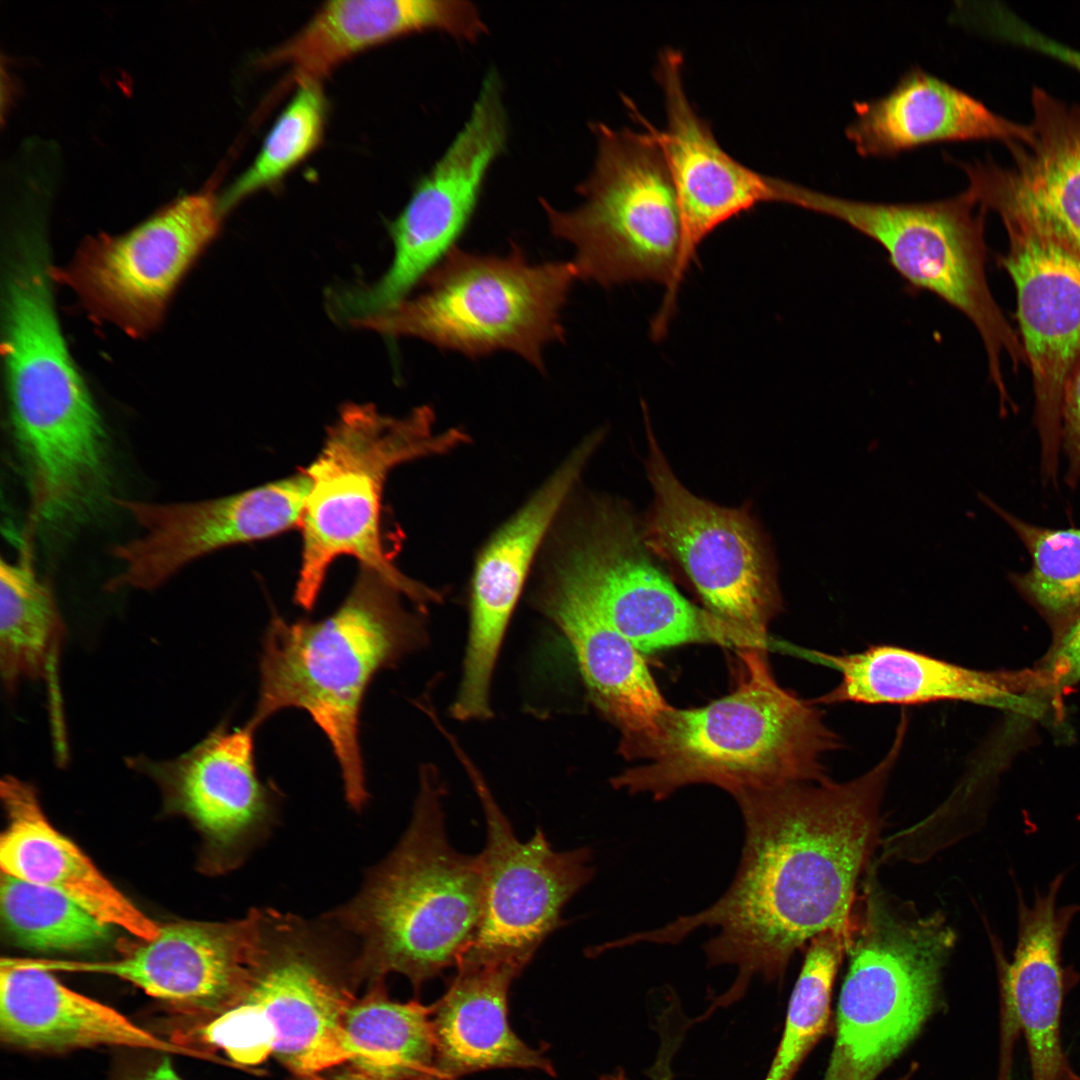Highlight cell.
Instances as JSON below:
<instances>
[{"label": "cell", "mask_w": 1080, "mask_h": 1080, "mask_svg": "<svg viewBox=\"0 0 1080 1080\" xmlns=\"http://www.w3.org/2000/svg\"><path fill=\"white\" fill-rule=\"evenodd\" d=\"M904 736L863 775L836 783H790L735 794L744 826L739 866L727 890L702 911L627 936L630 946L675 945L716 929L708 966L736 976L713 1007L739 1000L750 982L780 980L817 935L854 924L858 884L881 845V804Z\"/></svg>", "instance_id": "cell-1"}, {"label": "cell", "mask_w": 1080, "mask_h": 1080, "mask_svg": "<svg viewBox=\"0 0 1080 1080\" xmlns=\"http://www.w3.org/2000/svg\"><path fill=\"white\" fill-rule=\"evenodd\" d=\"M404 595L375 571L360 567L340 606L321 620L286 621L274 614L259 661L255 731L285 708L307 712L338 761L346 801L361 811L368 800L360 747L365 693L382 669L424 644L422 619Z\"/></svg>", "instance_id": "cell-2"}, {"label": "cell", "mask_w": 1080, "mask_h": 1080, "mask_svg": "<svg viewBox=\"0 0 1080 1080\" xmlns=\"http://www.w3.org/2000/svg\"><path fill=\"white\" fill-rule=\"evenodd\" d=\"M445 788L432 765L421 768L412 819L359 892L323 915L354 943L356 977L406 976L415 989L455 967L478 932L484 904L480 854L447 838Z\"/></svg>", "instance_id": "cell-3"}, {"label": "cell", "mask_w": 1080, "mask_h": 1080, "mask_svg": "<svg viewBox=\"0 0 1080 1080\" xmlns=\"http://www.w3.org/2000/svg\"><path fill=\"white\" fill-rule=\"evenodd\" d=\"M739 655L737 687L703 707H671L644 753L648 763L612 778L615 789L664 800L693 784L734 796L827 778L823 760L840 740L822 713L777 683L765 649H739Z\"/></svg>", "instance_id": "cell-4"}, {"label": "cell", "mask_w": 1080, "mask_h": 1080, "mask_svg": "<svg viewBox=\"0 0 1080 1080\" xmlns=\"http://www.w3.org/2000/svg\"><path fill=\"white\" fill-rule=\"evenodd\" d=\"M326 918L261 909L249 986L231 1008L184 1033L185 1042L222 1050L240 1065L276 1057L302 1080L350 1061L343 1021L355 999L345 972L354 949Z\"/></svg>", "instance_id": "cell-5"}, {"label": "cell", "mask_w": 1080, "mask_h": 1080, "mask_svg": "<svg viewBox=\"0 0 1080 1080\" xmlns=\"http://www.w3.org/2000/svg\"><path fill=\"white\" fill-rule=\"evenodd\" d=\"M435 416L422 406L401 417L371 404L345 405L328 427L324 443L305 468L310 490L299 529L301 560L296 604L313 609L332 563L351 556L380 574L420 607L441 601L438 591L407 577L384 547L381 512L384 486L398 465L447 453L469 440L459 428L434 431Z\"/></svg>", "instance_id": "cell-6"}, {"label": "cell", "mask_w": 1080, "mask_h": 1080, "mask_svg": "<svg viewBox=\"0 0 1080 1080\" xmlns=\"http://www.w3.org/2000/svg\"><path fill=\"white\" fill-rule=\"evenodd\" d=\"M4 320L10 419L28 487L47 500L83 496L110 474L108 439L61 335L38 256L16 264Z\"/></svg>", "instance_id": "cell-7"}, {"label": "cell", "mask_w": 1080, "mask_h": 1080, "mask_svg": "<svg viewBox=\"0 0 1080 1080\" xmlns=\"http://www.w3.org/2000/svg\"><path fill=\"white\" fill-rule=\"evenodd\" d=\"M858 895L836 1037L823 1080H876L935 1012L956 934L869 874Z\"/></svg>", "instance_id": "cell-8"}, {"label": "cell", "mask_w": 1080, "mask_h": 1080, "mask_svg": "<svg viewBox=\"0 0 1080 1080\" xmlns=\"http://www.w3.org/2000/svg\"><path fill=\"white\" fill-rule=\"evenodd\" d=\"M646 132L591 124L597 153L590 175L577 187L583 202L559 211L541 199L553 236L575 249L578 279L603 287L654 282L666 287L654 320V335L664 333L679 290L682 245L680 210L674 181L652 125L631 110Z\"/></svg>", "instance_id": "cell-9"}, {"label": "cell", "mask_w": 1080, "mask_h": 1080, "mask_svg": "<svg viewBox=\"0 0 1080 1080\" xmlns=\"http://www.w3.org/2000/svg\"><path fill=\"white\" fill-rule=\"evenodd\" d=\"M576 279L572 261L531 263L516 246L504 256L456 246L417 295L354 326L473 358L509 351L542 370L544 347L564 337L560 314Z\"/></svg>", "instance_id": "cell-10"}, {"label": "cell", "mask_w": 1080, "mask_h": 1080, "mask_svg": "<svg viewBox=\"0 0 1080 1080\" xmlns=\"http://www.w3.org/2000/svg\"><path fill=\"white\" fill-rule=\"evenodd\" d=\"M797 207L838 219L877 242L891 266L911 287L926 290L964 314L984 344L1000 405L1012 402L1002 359L1014 370L1024 350L995 301L986 277L984 218L965 190L947 199L884 203L842 198L802 186Z\"/></svg>", "instance_id": "cell-11"}, {"label": "cell", "mask_w": 1080, "mask_h": 1080, "mask_svg": "<svg viewBox=\"0 0 1080 1080\" xmlns=\"http://www.w3.org/2000/svg\"><path fill=\"white\" fill-rule=\"evenodd\" d=\"M648 475L654 506L647 536L681 567L707 610L736 630L750 648L765 649L781 598L767 551L744 509L717 506L687 490L647 426Z\"/></svg>", "instance_id": "cell-12"}, {"label": "cell", "mask_w": 1080, "mask_h": 1080, "mask_svg": "<svg viewBox=\"0 0 1080 1080\" xmlns=\"http://www.w3.org/2000/svg\"><path fill=\"white\" fill-rule=\"evenodd\" d=\"M507 141L498 74L484 78L471 113L442 157L392 222L393 259L375 282L338 292L335 315L355 324L409 296L454 247L475 211L485 178Z\"/></svg>", "instance_id": "cell-13"}, {"label": "cell", "mask_w": 1080, "mask_h": 1080, "mask_svg": "<svg viewBox=\"0 0 1080 1080\" xmlns=\"http://www.w3.org/2000/svg\"><path fill=\"white\" fill-rule=\"evenodd\" d=\"M452 746L471 779L486 824L480 853L483 914L475 939L462 956L510 960L526 967L561 926L565 904L593 878L591 851H555L540 828L529 840L520 841L477 768L456 743Z\"/></svg>", "instance_id": "cell-14"}, {"label": "cell", "mask_w": 1080, "mask_h": 1080, "mask_svg": "<svg viewBox=\"0 0 1080 1080\" xmlns=\"http://www.w3.org/2000/svg\"><path fill=\"white\" fill-rule=\"evenodd\" d=\"M588 528L553 570L573 582L636 649L706 642L746 648L736 630L678 592L623 513L600 510Z\"/></svg>", "instance_id": "cell-15"}, {"label": "cell", "mask_w": 1080, "mask_h": 1080, "mask_svg": "<svg viewBox=\"0 0 1080 1080\" xmlns=\"http://www.w3.org/2000/svg\"><path fill=\"white\" fill-rule=\"evenodd\" d=\"M221 215L210 192L186 195L123 235L87 242L66 280L97 314L142 333L158 322L178 281L215 237Z\"/></svg>", "instance_id": "cell-16"}, {"label": "cell", "mask_w": 1080, "mask_h": 1080, "mask_svg": "<svg viewBox=\"0 0 1080 1080\" xmlns=\"http://www.w3.org/2000/svg\"><path fill=\"white\" fill-rule=\"evenodd\" d=\"M310 478L305 469L232 495L198 502L117 500L141 533L114 547L120 572L106 584L155 588L187 564L230 546L268 539L299 528Z\"/></svg>", "instance_id": "cell-17"}, {"label": "cell", "mask_w": 1080, "mask_h": 1080, "mask_svg": "<svg viewBox=\"0 0 1080 1080\" xmlns=\"http://www.w3.org/2000/svg\"><path fill=\"white\" fill-rule=\"evenodd\" d=\"M261 909L224 923L180 922L118 959L78 962L27 959L54 972L98 973L132 983L199 1023L234 1006L249 986L260 937Z\"/></svg>", "instance_id": "cell-18"}, {"label": "cell", "mask_w": 1080, "mask_h": 1080, "mask_svg": "<svg viewBox=\"0 0 1080 1080\" xmlns=\"http://www.w3.org/2000/svg\"><path fill=\"white\" fill-rule=\"evenodd\" d=\"M1029 135L1005 143L1008 166L991 159L957 161L967 191L1004 226L1047 239L1080 257V107L1042 88L1031 95Z\"/></svg>", "instance_id": "cell-19"}, {"label": "cell", "mask_w": 1080, "mask_h": 1080, "mask_svg": "<svg viewBox=\"0 0 1080 1080\" xmlns=\"http://www.w3.org/2000/svg\"><path fill=\"white\" fill-rule=\"evenodd\" d=\"M1004 227L1008 249L1000 263L1016 290L1042 476L1047 484H1057L1063 386L1080 355V257L1027 230Z\"/></svg>", "instance_id": "cell-20"}, {"label": "cell", "mask_w": 1080, "mask_h": 1080, "mask_svg": "<svg viewBox=\"0 0 1080 1080\" xmlns=\"http://www.w3.org/2000/svg\"><path fill=\"white\" fill-rule=\"evenodd\" d=\"M588 438L490 537L476 560L462 678L451 714L491 716L490 686L501 644L534 558L596 446Z\"/></svg>", "instance_id": "cell-21"}, {"label": "cell", "mask_w": 1080, "mask_h": 1080, "mask_svg": "<svg viewBox=\"0 0 1080 1080\" xmlns=\"http://www.w3.org/2000/svg\"><path fill=\"white\" fill-rule=\"evenodd\" d=\"M683 57L673 48L658 58L656 79L664 95L667 126L657 136L674 181L682 226L678 284L699 245L725 222L763 203L792 204L795 183L762 174L732 157L711 124L690 102Z\"/></svg>", "instance_id": "cell-22"}, {"label": "cell", "mask_w": 1080, "mask_h": 1080, "mask_svg": "<svg viewBox=\"0 0 1080 1080\" xmlns=\"http://www.w3.org/2000/svg\"><path fill=\"white\" fill-rule=\"evenodd\" d=\"M1066 873H1059L1045 892L1028 905L1017 892V942L1008 961L1001 941L989 932L997 967L1002 1015V1046L1021 1030L1027 1045L1032 1080H1080L1061 1043L1066 993L1079 974L1062 961V947L1079 904L1058 907Z\"/></svg>", "instance_id": "cell-23"}, {"label": "cell", "mask_w": 1080, "mask_h": 1080, "mask_svg": "<svg viewBox=\"0 0 1080 1080\" xmlns=\"http://www.w3.org/2000/svg\"><path fill=\"white\" fill-rule=\"evenodd\" d=\"M254 733L247 724L230 729L223 723L174 759H129L165 786L225 866L240 864L265 838L277 814L278 792L257 772Z\"/></svg>", "instance_id": "cell-24"}, {"label": "cell", "mask_w": 1080, "mask_h": 1080, "mask_svg": "<svg viewBox=\"0 0 1080 1080\" xmlns=\"http://www.w3.org/2000/svg\"><path fill=\"white\" fill-rule=\"evenodd\" d=\"M539 607L570 644L594 704L621 732L619 752L642 758L672 707L640 651L568 578L552 570Z\"/></svg>", "instance_id": "cell-25"}, {"label": "cell", "mask_w": 1080, "mask_h": 1080, "mask_svg": "<svg viewBox=\"0 0 1080 1080\" xmlns=\"http://www.w3.org/2000/svg\"><path fill=\"white\" fill-rule=\"evenodd\" d=\"M840 673L839 684L817 703L919 705L965 701L1041 715V679L1032 671H982L893 645L849 654L817 653Z\"/></svg>", "instance_id": "cell-26"}, {"label": "cell", "mask_w": 1080, "mask_h": 1080, "mask_svg": "<svg viewBox=\"0 0 1080 1080\" xmlns=\"http://www.w3.org/2000/svg\"><path fill=\"white\" fill-rule=\"evenodd\" d=\"M437 30L475 42L488 29L463 0H338L325 3L293 37L266 54L264 66H288L295 84L317 82L368 47Z\"/></svg>", "instance_id": "cell-27"}, {"label": "cell", "mask_w": 1080, "mask_h": 1080, "mask_svg": "<svg viewBox=\"0 0 1080 1080\" xmlns=\"http://www.w3.org/2000/svg\"><path fill=\"white\" fill-rule=\"evenodd\" d=\"M455 968L446 992L432 1005L437 1079L456 1080L495 1068L554 1075L552 1063L509 1025V988L525 967L510 960L462 956Z\"/></svg>", "instance_id": "cell-28"}, {"label": "cell", "mask_w": 1080, "mask_h": 1080, "mask_svg": "<svg viewBox=\"0 0 1080 1080\" xmlns=\"http://www.w3.org/2000/svg\"><path fill=\"white\" fill-rule=\"evenodd\" d=\"M0 1038L7 1046L41 1053L120 1046L193 1054L21 959L1 961Z\"/></svg>", "instance_id": "cell-29"}, {"label": "cell", "mask_w": 1080, "mask_h": 1080, "mask_svg": "<svg viewBox=\"0 0 1080 1080\" xmlns=\"http://www.w3.org/2000/svg\"><path fill=\"white\" fill-rule=\"evenodd\" d=\"M0 793L7 816L0 838L2 873L60 892L106 924L141 940L158 936L160 927L51 825L30 784L6 776Z\"/></svg>", "instance_id": "cell-30"}, {"label": "cell", "mask_w": 1080, "mask_h": 1080, "mask_svg": "<svg viewBox=\"0 0 1080 1080\" xmlns=\"http://www.w3.org/2000/svg\"><path fill=\"white\" fill-rule=\"evenodd\" d=\"M847 138L862 156L888 157L946 141L1026 139L1028 124L1011 121L920 67L906 71L885 95L853 104Z\"/></svg>", "instance_id": "cell-31"}, {"label": "cell", "mask_w": 1080, "mask_h": 1080, "mask_svg": "<svg viewBox=\"0 0 1080 1080\" xmlns=\"http://www.w3.org/2000/svg\"><path fill=\"white\" fill-rule=\"evenodd\" d=\"M433 1006L389 999L383 980L344 1016L345 1044L355 1069L388 1080H438Z\"/></svg>", "instance_id": "cell-32"}, {"label": "cell", "mask_w": 1080, "mask_h": 1080, "mask_svg": "<svg viewBox=\"0 0 1080 1080\" xmlns=\"http://www.w3.org/2000/svg\"><path fill=\"white\" fill-rule=\"evenodd\" d=\"M26 560L0 565V666L8 691L54 672L64 629L50 587Z\"/></svg>", "instance_id": "cell-33"}, {"label": "cell", "mask_w": 1080, "mask_h": 1080, "mask_svg": "<svg viewBox=\"0 0 1080 1080\" xmlns=\"http://www.w3.org/2000/svg\"><path fill=\"white\" fill-rule=\"evenodd\" d=\"M852 933V928L829 930L808 943L791 993L783 1034L764 1080H793L827 1031L833 985Z\"/></svg>", "instance_id": "cell-34"}, {"label": "cell", "mask_w": 1080, "mask_h": 1080, "mask_svg": "<svg viewBox=\"0 0 1080 1080\" xmlns=\"http://www.w3.org/2000/svg\"><path fill=\"white\" fill-rule=\"evenodd\" d=\"M978 497L1011 527L1031 557L1027 571L1009 575L1011 583L1047 620L1063 628L1080 613V528L1036 526L988 496Z\"/></svg>", "instance_id": "cell-35"}, {"label": "cell", "mask_w": 1080, "mask_h": 1080, "mask_svg": "<svg viewBox=\"0 0 1080 1080\" xmlns=\"http://www.w3.org/2000/svg\"><path fill=\"white\" fill-rule=\"evenodd\" d=\"M1 914L9 932L24 947L75 951L96 946L110 925L55 890L1 873Z\"/></svg>", "instance_id": "cell-36"}, {"label": "cell", "mask_w": 1080, "mask_h": 1080, "mask_svg": "<svg viewBox=\"0 0 1080 1080\" xmlns=\"http://www.w3.org/2000/svg\"><path fill=\"white\" fill-rule=\"evenodd\" d=\"M326 116L320 83L298 85L252 165L219 199L222 214L247 196L281 179L319 144Z\"/></svg>", "instance_id": "cell-37"}, {"label": "cell", "mask_w": 1080, "mask_h": 1080, "mask_svg": "<svg viewBox=\"0 0 1080 1080\" xmlns=\"http://www.w3.org/2000/svg\"><path fill=\"white\" fill-rule=\"evenodd\" d=\"M989 25L995 33L1017 45L1054 58L1080 72V50L1063 44L1003 8L990 9Z\"/></svg>", "instance_id": "cell-38"}, {"label": "cell", "mask_w": 1080, "mask_h": 1080, "mask_svg": "<svg viewBox=\"0 0 1080 1080\" xmlns=\"http://www.w3.org/2000/svg\"><path fill=\"white\" fill-rule=\"evenodd\" d=\"M1043 688L1063 690L1080 682V613L1060 633L1037 670Z\"/></svg>", "instance_id": "cell-39"}, {"label": "cell", "mask_w": 1080, "mask_h": 1080, "mask_svg": "<svg viewBox=\"0 0 1080 1080\" xmlns=\"http://www.w3.org/2000/svg\"><path fill=\"white\" fill-rule=\"evenodd\" d=\"M1061 449L1068 461L1065 481L1073 488L1080 480V355L1070 368L1063 386Z\"/></svg>", "instance_id": "cell-40"}, {"label": "cell", "mask_w": 1080, "mask_h": 1080, "mask_svg": "<svg viewBox=\"0 0 1080 1080\" xmlns=\"http://www.w3.org/2000/svg\"><path fill=\"white\" fill-rule=\"evenodd\" d=\"M114 1080H182L170 1059L157 1055L129 1065Z\"/></svg>", "instance_id": "cell-41"}, {"label": "cell", "mask_w": 1080, "mask_h": 1080, "mask_svg": "<svg viewBox=\"0 0 1080 1080\" xmlns=\"http://www.w3.org/2000/svg\"><path fill=\"white\" fill-rule=\"evenodd\" d=\"M332 1080H388V1079H383V1078H380V1077H377V1076H373L371 1074L365 1073L363 1071H360V1070L354 1068L352 1071L346 1072V1073L341 1074V1075H338Z\"/></svg>", "instance_id": "cell-42"}, {"label": "cell", "mask_w": 1080, "mask_h": 1080, "mask_svg": "<svg viewBox=\"0 0 1080 1080\" xmlns=\"http://www.w3.org/2000/svg\"><path fill=\"white\" fill-rule=\"evenodd\" d=\"M599 1080H630L626 1073L619 1069L615 1072L602 1075Z\"/></svg>", "instance_id": "cell-43"}, {"label": "cell", "mask_w": 1080, "mask_h": 1080, "mask_svg": "<svg viewBox=\"0 0 1080 1080\" xmlns=\"http://www.w3.org/2000/svg\"><path fill=\"white\" fill-rule=\"evenodd\" d=\"M901 1080H907V1079H906V1078H903V1079H901Z\"/></svg>", "instance_id": "cell-44"}]
</instances>
